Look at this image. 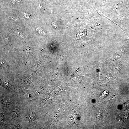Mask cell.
<instances>
[{"instance_id": "1", "label": "cell", "mask_w": 129, "mask_h": 129, "mask_svg": "<svg viewBox=\"0 0 129 129\" xmlns=\"http://www.w3.org/2000/svg\"><path fill=\"white\" fill-rule=\"evenodd\" d=\"M124 52V48H122L118 52L115 54V55L111 58V59H115L120 58Z\"/></svg>"}, {"instance_id": "2", "label": "cell", "mask_w": 129, "mask_h": 129, "mask_svg": "<svg viewBox=\"0 0 129 129\" xmlns=\"http://www.w3.org/2000/svg\"><path fill=\"white\" fill-rule=\"evenodd\" d=\"M26 117L29 121L31 122H33L36 120L35 114L32 112L27 113L26 115Z\"/></svg>"}, {"instance_id": "3", "label": "cell", "mask_w": 129, "mask_h": 129, "mask_svg": "<svg viewBox=\"0 0 129 129\" xmlns=\"http://www.w3.org/2000/svg\"><path fill=\"white\" fill-rule=\"evenodd\" d=\"M1 102L3 104L5 105H8L10 104L11 101L5 97L1 99Z\"/></svg>"}, {"instance_id": "4", "label": "cell", "mask_w": 129, "mask_h": 129, "mask_svg": "<svg viewBox=\"0 0 129 129\" xmlns=\"http://www.w3.org/2000/svg\"><path fill=\"white\" fill-rule=\"evenodd\" d=\"M19 113L18 110L16 109H14L12 110L11 114L12 117L16 118L18 116Z\"/></svg>"}, {"instance_id": "5", "label": "cell", "mask_w": 129, "mask_h": 129, "mask_svg": "<svg viewBox=\"0 0 129 129\" xmlns=\"http://www.w3.org/2000/svg\"><path fill=\"white\" fill-rule=\"evenodd\" d=\"M24 93L26 97L28 99L31 100H32V96L30 91H25Z\"/></svg>"}, {"instance_id": "6", "label": "cell", "mask_w": 129, "mask_h": 129, "mask_svg": "<svg viewBox=\"0 0 129 129\" xmlns=\"http://www.w3.org/2000/svg\"><path fill=\"white\" fill-rule=\"evenodd\" d=\"M15 32L18 36L22 38H24V35L22 32L19 31L17 30L15 31Z\"/></svg>"}, {"instance_id": "7", "label": "cell", "mask_w": 129, "mask_h": 129, "mask_svg": "<svg viewBox=\"0 0 129 129\" xmlns=\"http://www.w3.org/2000/svg\"><path fill=\"white\" fill-rule=\"evenodd\" d=\"M10 2L15 4H19L22 2L21 0H10Z\"/></svg>"}, {"instance_id": "8", "label": "cell", "mask_w": 129, "mask_h": 129, "mask_svg": "<svg viewBox=\"0 0 129 129\" xmlns=\"http://www.w3.org/2000/svg\"><path fill=\"white\" fill-rule=\"evenodd\" d=\"M23 16L27 19H29L30 17V14L26 12H24L22 14Z\"/></svg>"}, {"instance_id": "9", "label": "cell", "mask_w": 129, "mask_h": 129, "mask_svg": "<svg viewBox=\"0 0 129 129\" xmlns=\"http://www.w3.org/2000/svg\"><path fill=\"white\" fill-rule=\"evenodd\" d=\"M10 19L14 22L18 21L17 20L15 17L13 16H11L10 17Z\"/></svg>"}, {"instance_id": "10", "label": "cell", "mask_w": 129, "mask_h": 129, "mask_svg": "<svg viewBox=\"0 0 129 129\" xmlns=\"http://www.w3.org/2000/svg\"><path fill=\"white\" fill-rule=\"evenodd\" d=\"M124 32L125 34V35L126 38L128 43V44H129V38L127 36V35H126L124 31Z\"/></svg>"}, {"instance_id": "11", "label": "cell", "mask_w": 129, "mask_h": 129, "mask_svg": "<svg viewBox=\"0 0 129 129\" xmlns=\"http://www.w3.org/2000/svg\"><path fill=\"white\" fill-rule=\"evenodd\" d=\"M37 6L38 7L37 8L40 9H41V4H37Z\"/></svg>"}, {"instance_id": "12", "label": "cell", "mask_w": 129, "mask_h": 129, "mask_svg": "<svg viewBox=\"0 0 129 129\" xmlns=\"http://www.w3.org/2000/svg\"><path fill=\"white\" fill-rule=\"evenodd\" d=\"M0 119L2 120H3L4 118V116L3 114H1L0 115Z\"/></svg>"}]
</instances>
